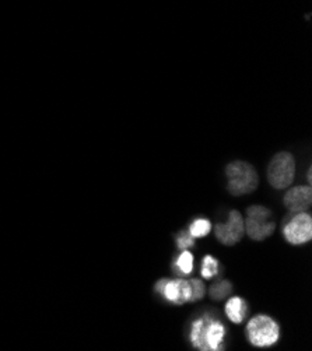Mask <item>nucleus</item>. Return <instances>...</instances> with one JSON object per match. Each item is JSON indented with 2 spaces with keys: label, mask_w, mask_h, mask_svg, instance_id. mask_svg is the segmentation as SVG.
Segmentation results:
<instances>
[{
  "label": "nucleus",
  "mask_w": 312,
  "mask_h": 351,
  "mask_svg": "<svg viewBox=\"0 0 312 351\" xmlns=\"http://www.w3.org/2000/svg\"><path fill=\"white\" fill-rule=\"evenodd\" d=\"M226 328L212 317H202L192 324L191 343L203 351H219L224 347Z\"/></svg>",
  "instance_id": "1"
},
{
  "label": "nucleus",
  "mask_w": 312,
  "mask_h": 351,
  "mask_svg": "<svg viewBox=\"0 0 312 351\" xmlns=\"http://www.w3.org/2000/svg\"><path fill=\"white\" fill-rule=\"evenodd\" d=\"M228 180V192L232 196H242L252 193L258 185L259 178L254 165L245 161H232L226 167Z\"/></svg>",
  "instance_id": "2"
},
{
  "label": "nucleus",
  "mask_w": 312,
  "mask_h": 351,
  "mask_svg": "<svg viewBox=\"0 0 312 351\" xmlns=\"http://www.w3.org/2000/svg\"><path fill=\"white\" fill-rule=\"evenodd\" d=\"M296 177V160L287 152L277 153L267 165V181L277 189L289 188Z\"/></svg>",
  "instance_id": "3"
},
{
  "label": "nucleus",
  "mask_w": 312,
  "mask_h": 351,
  "mask_svg": "<svg viewBox=\"0 0 312 351\" xmlns=\"http://www.w3.org/2000/svg\"><path fill=\"white\" fill-rule=\"evenodd\" d=\"M247 337L255 347H270L280 337V328L266 315H258L247 325Z\"/></svg>",
  "instance_id": "4"
},
{
  "label": "nucleus",
  "mask_w": 312,
  "mask_h": 351,
  "mask_svg": "<svg viewBox=\"0 0 312 351\" xmlns=\"http://www.w3.org/2000/svg\"><path fill=\"white\" fill-rule=\"evenodd\" d=\"M272 213L263 206H251L247 208V221H244V230L254 241H263L274 232L276 224L269 221Z\"/></svg>",
  "instance_id": "5"
},
{
  "label": "nucleus",
  "mask_w": 312,
  "mask_h": 351,
  "mask_svg": "<svg viewBox=\"0 0 312 351\" xmlns=\"http://www.w3.org/2000/svg\"><path fill=\"white\" fill-rule=\"evenodd\" d=\"M156 291L176 305L191 301V286L188 280H160L156 285Z\"/></svg>",
  "instance_id": "6"
},
{
  "label": "nucleus",
  "mask_w": 312,
  "mask_h": 351,
  "mask_svg": "<svg viewBox=\"0 0 312 351\" xmlns=\"http://www.w3.org/2000/svg\"><path fill=\"white\" fill-rule=\"evenodd\" d=\"M285 238L291 245H302L312 238V219L309 215L297 213L283 230Z\"/></svg>",
  "instance_id": "7"
},
{
  "label": "nucleus",
  "mask_w": 312,
  "mask_h": 351,
  "mask_svg": "<svg viewBox=\"0 0 312 351\" xmlns=\"http://www.w3.org/2000/svg\"><path fill=\"white\" fill-rule=\"evenodd\" d=\"M244 220H242V216L237 210H232L230 213L228 221L226 224H217L215 227V232L217 239L223 245H235L237 242L241 241L242 235H244Z\"/></svg>",
  "instance_id": "8"
},
{
  "label": "nucleus",
  "mask_w": 312,
  "mask_h": 351,
  "mask_svg": "<svg viewBox=\"0 0 312 351\" xmlns=\"http://www.w3.org/2000/svg\"><path fill=\"white\" fill-rule=\"evenodd\" d=\"M312 191L309 186H296L285 195V206L291 213H304L311 207Z\"/></svg>",
  "instance_id": "9"
},
{
  "label": "nucleus",
  "mask_w": 312,
  "mask_h": 351,
  "mask_svg": "<svg viewBox=\"0 0 312 351\" xmlns=\"http://www.w3.org/2000/svg\"><path fill=\"white\" fill-rule=\"evenodd\" d=\"M247 313H248V305L242 298L232 297L227 301L226 315L232 324H241L242 321L245 319Z\"/></svg>",
  "instance_id": "10"
},
{
  "label": "nucleus",
  "mask_w": 312,
  "mask_h": 351,
  "mask_svg": "<svg viewBox=\"0 0 312 351\" xmlns=\"http://www.w3.org/2000/svg\"><path fill=\"white\" fill-rule=\"evenodd\" d=\"M232 291V286L230 282H227V280H220V282L215 283L212 287H211V297L216 301H221L224 300L227 295H230V293Z\"/></svg>",
  "instance_id": "11"
},
{
  "label": "nucleus",
  "mask_w": 312,
  "mask_h": 351,
  "mask_svg": "<svg viewBox=\"0 0 312 351\" xmlns=\"http://www.w3.org/2000/svg\"><path fill=\"white\" fill-rule=\"evenodd\" d=\"M212 230V224L209 220L206 219H197L195 220L192 224H191V228H189V234L193 237V238H200V237H206L207 234L211 232Z\"/></svg>",
  "instance_id": "12"
},
{
  "label": "nucleus",
  "mask_w": 312,
  "mask_h": 351,
  "mask_svg": "<svg viewBox=\"0 0 312 351\" xmlns=\"http://www.w3.org/2000/svg\"><path fill=\"white\" fill-rule=\"evenodd\" d=\"M176 269H177V271H180L182 274L192 273V270H193V255L184 250V252L177 259Z\"/></svg>",
  "instance_id": "13"
},
{
  "label": "nucleus",
  "mask_w": 312,
  "mask_h": 351,
  "mask_svg": "<svg viewBox=\"0 0 312 351\" xmlns=\"http://www.w3.org/2000/svg\"><path fill=\"white\" fill-rule=\"evenodd\" d=\"M219 273V262L216 258L207 255L202 262V276L204 278H212Z\"/></svg>",
  "instance_id": "14"
},
{
  "label": "nucleus",
  "mask_w": 312,
  "mask_h": 351,
  "mask_svg": "<svg viewBox=\"0 0 312 351\" xmlns=\"http://www.w3.org/2000/svg\"><path fill=\"white\" fill-rule=\"evenodd\" d=\"M189 286H191V301L189 302L199 301L204 297L206 289H204V283L200 282V280H197V278L189 280Z\"/></svg>",
  "instance_id": "15"
},
{
  "label": "nucleus",
  "mask_w": 312,
  "mask_h": 351,
  "mask_svg": "<svg viewBox=\"0 0 312 351\" xmlns=\"http://www.w3.org/2000/svg\"><path fill=\"white\" fill-rule=\"evenodd\" d=\"M193 245H195V241H193V237L189 232L184 231L177 237V247L180 250H187L189 247H193Z\"/></svg>",
  "instance_id": "16"
}]
</instances>
